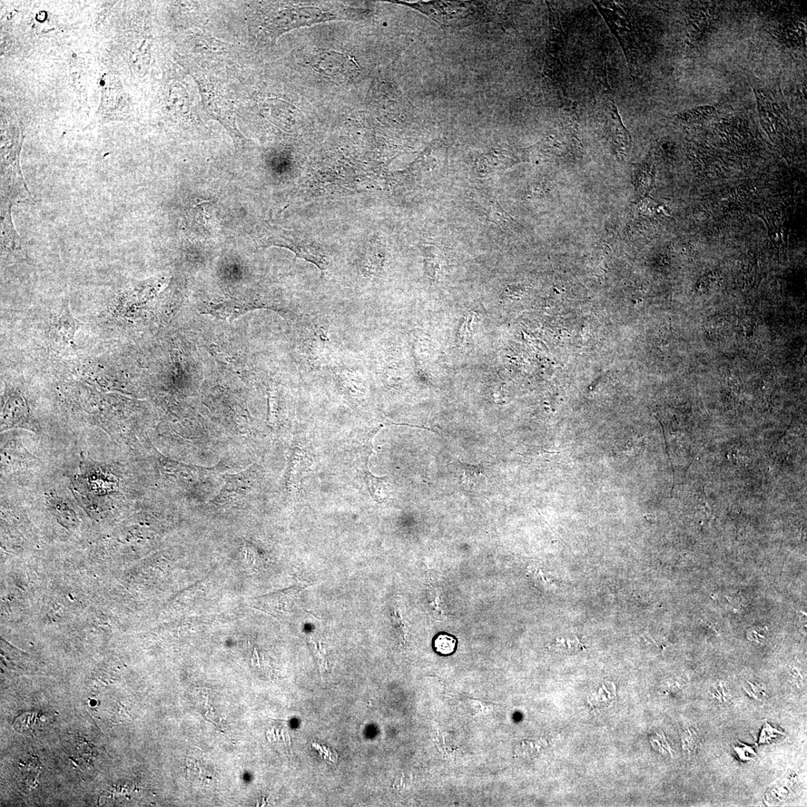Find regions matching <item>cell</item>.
I'll return each mask as SVG.
<instances>
[{"mask_svg":"<svg viewBox=\"0 0 807 807\" xmlns=\"http://www.w3.org/2000/svg\"><path fill=\"white\" fill-rule=\"evenodd\" d=\"M682 738L683 749L690 756L697 749L699 740H700L698 732L694 727L691 726L683 732Z\"/></svg>","mask_w":807,"mask_h":807,"instance_id":"7c38bea8","label":"cell"},{"mask_svg":"<svg viewBox=\"0 0 807 807\" xmlns=\"http://www.w3.org/2000/svg\"><path fill=\"white\" fill-rule=\"evenodd\" d=\"M434 645L438 654L448 656L456 651L457 640L451 635H440L436 638Z\"/></svg>","mask_w":807,"mask_h":807,"instance_id":"30bf717a","label":"cell"},{"mask_svg":"<svg viewBox=\"0 0 807 807\" xmlns=\"http://www.w3.org/2000/svg\"><path fill=\"white\" fill-rule=\"evenodd\" d=\"M454 465L458 469L460 479L465 483L478 480V477L479 478L482 474H484V469L481 466L469 465L463 464V463H459V464H455Z\"/></svg>","mask_w":807,"mask_h":807,"instance_id":"8fae6325","label":"cell"},{"mask_svg":"<svg viewBox=\"0 0 807 807\" xmlns=\"http://www.w3.org/2000/svg\"><path fill=\"white\" fill-rule=\"evenodd\" d=\"M310 64L315 72L331 77H348L360 70L353 57L337 51L318 53L312 58Z\"/></svg>","mask_w":807,"mask_h":807,"instance_id":"277c9868","label":"cell"},{"mask_svg":"<svg viewBox=\"0 0 807 807\" xmlns=\"http://www.w3.org/2000/svg\"><path fill=\"white\" fill-rule=\"evenodd\" d=\"M779 731H776L769 724H765L762 735L760 738V743H764L766 741L772 740V738H776L777 735L781 734Z\"/></svg>","mask_w":807,"mask_h":807,"instance_id":"5bb4252c","label":"cell"},{"mask_svg":"<svg viewBox=\"0 0 807 807\" xmlns=\"http://www.w3.org/2000/svg\"><path fill=\"white\" fill-rule=\"evenodd\" d=\"M338 16L316 7L287 8L271 15L265 21V28L273 38H277L294 28L341 19Z\"/></svg>","mask_w":807,"mask_h":807,"instance_id":"3957f363","label":"cell"},{"mask_svg":"<svg viewBox=\"0 0 807 807\" xmlns=\"http://www.w3.org/2000/svg\"><path fill=\"white\" fill-rule=\"evenodd\" d=\"M310 583L298 582L288 589L281 590L277 593L260 597V609L267 610L268 613L285 614L290 611L297 603L299 594L304 589L311 586Z\"/></svg>","mask_w":807,"mask_h":807,"instance_id":"8992f818","label":"cell"},{"mask_svg":"<svg viewBox=\"0 0 807 807\" xmlns=\"http://www.w3.org/2000/svg\"><path fill=\"white\" fill-rule=\"evenodd\" d=\"M40 767H39L38 762L35 761V758H31L25 762L19 764V770H21V776L19 779L26 785V788L33 790L34 787L38 785L37 779L40 774Z\"/></svg>","mask_w":807,"mask_h":807,"instance_id":"ba28073f","label":"cell"},{"mask_svg":"<svg viewBox=\"0 0 807 807\" xmlns=\"http://www.w3.org/2000/svg\"><path fill=\"white\" fill-rule=\"evenodd\" d=\"M28 422L29 412L24 398L17 395L8 397L3 410L2 430L24 427Z\"/></svg>","mask_w":807,"mask_h":807,"instance_id":"52a82bcc","label":"cell"},{"mask_svg":"<svg viewBox=\"0 0 807 807\" xmlns=\"http://www.w3.org/2000/svg\"><path fill=\"white\" fill-rule=\"evenodd\" d=\"M327 314L309 315L302 331V356L309 371H324L340 353L334 326Z\"/></svg>","mask_w":807,"mask_h":807,"instance_id":"6da1fadb","label":"cell"},{"mask_svg":"<svg viewBox=\"0 0 807 807\" xmlns=\"http://www.w3.org/2000/svg\"><path fill=\"white\" fill-rule=\"evenodd\" d=\"M401 3L419 10L444 26L461 28L479 23L484 19L478 15L479 6H476L475 3Z\"/></svg>","mask_w":807,"mask_h":807,"instance_id":"7a4b0ae2","label":"cell"},{"mask_svg":"<svg viewBox=\"0 0 807 807\" xmlns=\"http://www.w3.org/2000/svg\"><path fill=\"white\" fill-rule=\"evenodd\" d=\"M41 716L42 715L39 713H33L19 716L15 722V729L21 733L35 732V728L38 727L37 723L41 722Z\"/></svg>","mask_w":807,"mask_h":807,"instance_id":"9c48e42d","label":"cell"},{"mask_svg":"<svg viewBox=\"0 0 807 807\" xmlns=\"http://www.w3.org/2000/svg\"><path fill=\"white\" fill-rule=\"evenodd\" d=\"M734 750L738 756H739L740 759L742 761L751 760L753 757L756 756V754L751 749V747L745 744H744L742 747H734Z\"/></svg>","mask_w":807,"mask_h":807,"instance_id":"4fadbf2b","label":"cell"},{"mask_svg":"<svg viewBox=\"0 0 807 807\" xmlns=\"http://www.w3.org/2000/svg\"><path fill=\"white\" fill-rule=\"evenodd\" d=\"M607 23L614 32L618 41L623 47L628 62L633 64L635 56V42L631 24H629L626 15L621 10L611 6L599 7Z\"/></svg>","mask_w":807,"mask_h":807,"instance_id":"5b68a950","label":"cell"}]
</instances>
